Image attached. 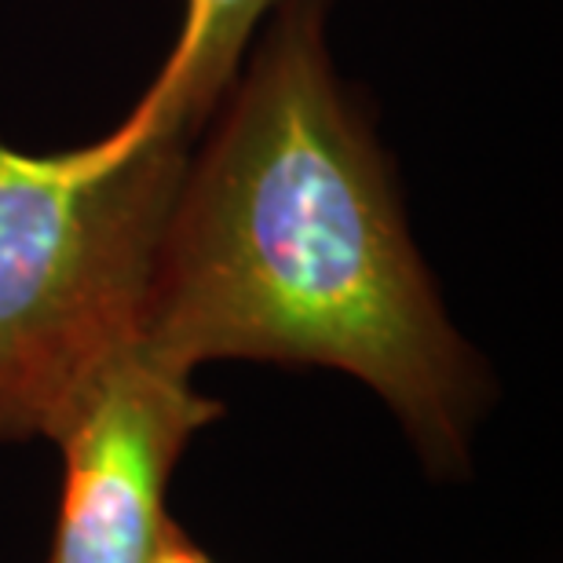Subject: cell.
<instances>
[{"mask_svg":"<svg viewBox=\"0 0 563 563\" xmlns=\"http://www.w3.org/2000/svg\"><path fill=\"white\" fill-rule=\"evenodd\" d=\"M140 347L322 366L385 402L428 476L472 468L494 402L450 319L388 146L330 48V0H278L187 146L146 278Z\"/></svg>","mask_w":563,"mask_h":563,"instance_id":"1","label":"cell"},{"mask_svg":"<svg viewBox=\"0 0 563 563\" xmlns=\"http://www.w3.org/2000/svg\"><path fill=\"white\" fill-rule=\"evenodd\" d=\"M190 140L59 154L0 140V446L63 432L140 344L146 278Z\"/></svg>","mask_w":563,"mask_h":563,"instance_id":"2","label":"cell"},{"mask_svg":"<svg viewBox=\"0 0 563 563\" xmlns=\"http://www.w3.org/2000/svg\"><path fill=\"white\" fill-rule=\"evenodd\" d=\"M223 413L195 374L140 344L114 358L55 435L63 494L48 563H151L179 457Z\"/></svg>","mask_w":563,"mask_h":563,"instance_id":"3","label":"cell"},{"mask_svg":"<svg viewBox=\"0 0 563 563\" xmlns=\"http://www.w3.org/2000/svg\"><path fill=\"white\" fill-rule=\"evenodd\" d=\"M275 4L278 0H184V19L154 81L107 140L118 146L195 140Z\"/></svg>","mask_w":563,"mask_h":563,"instance_id":"4","label":"cell"},{"mask_svg":"<svg viewBox=\"0 0 563 563\" xmlns=\"http://www.w3.org/2000/svg\"><path fill=\"white\" fill-rule=\"evenodd\" d=\"M151 563H212V556L190 538L176 520H168L162 542H157Z\"/></svg>","mask_w":563,"mask_h":563,"instance_id":"5","label":"cell"}]
</instances>
